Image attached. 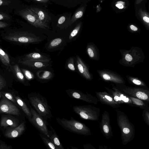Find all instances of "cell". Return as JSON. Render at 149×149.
I'll return each instance as SVG.
<instances>
[{"label":"cell","mask_w":149,"mask_h":149,"mask_svg":"<svg viewBox=\"0 0 149 149\" xmlns=\"http://www.w3.org/2000/svg\"><path fill=\"white\" fill-rule=\"evenodd\" d=\"M76 63L77 69L81 75L87 80H92L93 76L90 72L88 67L78 56H77Z\"/></svg>","instance_id":"cell-16"},{"label":"cell","mask_w":149,"mask_h":149,"mask_svg":"<svg viewBox=\"0 0 149 149\" xmlns=\"http://www.w3.org/2000/svg\"><path fill=\"white\" fill-rule=\"evenodd\" d=\"M83 14V9L80 8L77 10L72 16L71 19V23L72 24L77 19L81 17Z\"/></svg>","instance_id":"cell-31"},{"label":"cell","mask_w":149,"mask_h":149,"mask_svg":"<svg viewBox=\"0 0 149 149\" xmlns=\"http://www.w3.org/2000/svg\"><path fill=\"white\" fill-rule=\"evenodd\" d=\"M6 85V82L3 76L0 73V90L4 88Z\"/></svg>","instance_id":"cell-37"},{"label":"cell","mask_w":149,"mask_h":149,"mask_svg":"<svg viewBox=\"0 0 149 149\" xmlns=\"http://www.w3.org/2000/svg\"><path fill=\"white\" fill-rule=\"evenodd\" d=\"M10 147L3 143H2L0 146V149H9Z\"/></svg>","instance_id":"cell-46"},{"label":"cell","mask_w":149,"mask_h":149,"mask_svg":"<svg viewBox=\"0 0 149 149\" xmlns=\"http://www.w3.org/2000/svg\"><path fill=\"white\" fill-rule=\"evenodd\" d=\"M114 110L116 113L117 124L120 130L122 143L125 145L132 141L135 137L134 126L123 112L118 109Z\"/></svg>","instance_id":"cell-1"},{"label":"cell","mask_w":149,"mask_h":149,"mask_svg":"<svg viewBox=\"0 0 149 149\" xmlns=\"http://www.w3.org/2000/svg\"><path fill=\"white\" fill-rule=\"evenodd\" d=\"M2 36L5 40L16 44L35 43L40 41L39 38L34 35L25 31L9 32Z\"/></svg>","instance_id":"cell-4"},{"label":"cell","mask_w":149,"mask_h":149,"mask_svg":"<svg viewBox=\"0 0 149 149\" xmlns=\"http://www.w3.org/2000/svg\"><path fill=\"white\" fill-rule=\"evenodd\" d=\"M5 96L8 99L14 102H16V100L13 98L12 95L10 93H4Z\"/></svg>","instance_id":"cell-39"},{"label":"cell","mask_w":149,"mask_h":149,"mask_svg":"<svg viewBox=\"0 0 149 149\" xmlns=\"http://www.w3.org/2000/svg\"><path fill=\"white\" fill-rule=\"evenodd\" d=\"M21 70L24 76L27 80L31 81L33 79L34 75L31 71L24 68H22Z\"/></svg>","instance_id":"cell-33"},{"label":"cell","mask_w":149,"mask_h":149,"mask_svg":"<svg viewBox=\"0 0 149 149\" xmlns=\"http://www.w3.org/2000/svg\"><path fill=\"white\" fill-rule=\"evenodd\" d=\"M143 19L144 22L148 24L149 23V18L148 17L146 16H144L143 17Z\"/></svg>","instance_id":"cell-47"},{"label":"cell","mask_w":149,"mask_h":149,"mask_svg":"<svg viewBox=\"0 0 149 149\" xmlns=\"http://www.w3.org/2000/svg\"><path fill=\"white\" fill-rule=\"evenodd\" d=\"M2 113L17 116L20 114L18 108L11 102L4 98L0 101V113Z\"/></svg>","instance_id":"cell-15"},{"label":"cell","mask_w":149,"mask_h":149,"mask_svg":"<svg viewBox=\"0 0 149 149\" xmlns=\"http://www.w3.org/2000/svg\"><path fill=\"white\" fill-rule=\"evenodd\" d=\"M32 117L29 121L39 131L49 137V129L47 125L48 123L43 118L32 108L30 109Z\"/></svg>","instance_id":"cell-8"},{"label":"cell","mask_w":149,"mask_h":149,"mask_svg":"<svg viewBox=\"0 0 149 149\" xmlns=\"http://www.w3.org/2000/svg\"><path fill=\"white\" fill-rule=\"evenodd\" d=\"M70 97L80 100L87 103L97 104L99 102L97 98L88 93H84L80 91L69 89L65 91Z\"/></svg>","instance_id":"cell-11"},{"label":"cell","mask_w":149,"mask_h":149,"mask_svg":"<svg viewBox=\"0 0 149 149\" xmlns=\"http://www.w3.org/2000/svg\"><path fill=\"white\" fill-rule=\"evenodd\" d=\"M8 25L6 23L0 21V29L3 28L7 27Z\"/></svg>","instance_id":"cell-43"},{"label":"cell","mask_w":149,"mask_h":149,"mask_svg":"<svg viewBox=\"0 0 149 149\" xmlns=\"http://www.w3.org/2000/svg\"><path fill=\"white\" fill-rule=\"evenodd\" d=\"M10 19L9 16L7 14L0 12V20L8 19Z\"/></svg>","instance_id":"cell-38"},{"label":"cell","mask_w":149,"mask_h":149,"mask_svg":"<svg viewBox=\"0 0 149 149\" xmlns=\"http://www.w3.org/2000/svg\"><path fill=\"white\" fill-rule=\"evenodd\" d=\"M25 128V124L24 122L16 127L13 128H10L6 130L5 135L6 137L10 138L17 137L22 134Z\"/></svg>","instance_id":"cell-17"},{"label":"cell","mask_w":149,"mask_h":149,"mask_svg":"<svg viewBox=\"0 0 149 149\" xmlns=\"http://www.w3.org/2000/svg\"><path fill=\"white\" fill-rule=\"evenodd\" d=\"M40 3H45L48 2L49 1V0H34Z\"/></svg>","instance_id":"cell-48"},{"label":"cell","mask_w":149,"mask_h":149,"mask_svg":"<svg viewBox=\"0 0 149 149\" xmlns=\"http://www.w3.org/2000/svg\"><path fill=\"white\" fill-rule=\"evenodd\" d=\"M81 26V23H79L77 25L70 33L69 37V39L71 40L78 34L80 29Z\"/></svg>","instance_id":"cell-34"},{"label":"cell","mask_w":149,"mask_h":149,"mask_svg":"<svg viewBox=\"0 0 149 149\" xmlns=\"http://www.w3.org/2000/svg\"><path fill=\"white\" fill-rule=\"evenodd\" d=\"M11 2L8 0H0V6L8 5Z\"/></svg>","instance_id":"cell-41"},{"label":"cell","mask_w":149,"mask_h":149,"mask_svg":"<svg viewBox=\"0 0 149 149\" xmlns=\"http://www.w3.org/2000/svg\"><path fill=\"white\" fill-rule=\"evenodd\" d=\"M62 42V40L60 38H57L52 40L49 43L48 47L52 49L59 45Z\"/></svg>","instance_id":"cell-32"},{"label":"cell","mask_w":149,"mask_h":149,"mask_svg":"<svg viewBox=\"0 0 149 149\" xmlns=\"http://www.w3.org/2000/svg\"><path fill=\"white\" fill-rule=\"evenodd\" d=\"M128 96L132 102L136 107L143 110L149 108V102L138 98Z\"/></svg>","instance_id":"cell-27"},{"label":"cell","mask_w":149,"mask_h":149,"mask_svg":"<svg viewBox=\"0 0 149 149\" xmlns=\"http://www.w3.org/2000/svg\"><path fill=\"white\" fill-rule=\"evenodd\" d=\"M101 79L114 84H125L124 78L119 74L108 70H99L97 71Z\"/></svg>","instance_id":"cell-9"},{"label":"cell","mask_w":149,"mask_h":149,"mask_svg":"<svg viewBox=\"0 0 149 149\" xmlns=\"http://www.w3.org/2000/svg\"><path fill=\"white\" fill-rule=\"evenodd\" d=\"M15 99L17 103L20 106L23 111L27 116L29 120L32 117V114L30 110L31 108H30L19 97L16 96Z\"/></svg>","instance_id":"cell-26"},{"label":"cell","mask_w":149,"mask_h":149,"mask_svg":"<svg viewBox=\"0 0 149 149\" xmlns=\"http://www.w3.org/2000/svg\"><path fill=\"white\" fill-rule=\"evenodd\" d=\"M18 63L34 69L45 68L49 65L47 62L28 60L19 59L18 61Z\"/></svg>","instance_id":"cell-18"},{"label":"cell","mask_w":149,"mask_h":149,"mask_svg":"<svg viewBox=\"0 0 149 149\" xmlns=\"http://www.w3.org/2000/svg\"><path fill=\"white\" fill-rule=\"evenodd\" d=\"M38 78L41 80H48L51 79L52 77L51 72L49 71L40 70L36 73Z\"/></svg>","instance_id":"cell-28"},{"label":"cell","mask_w":149,"mask_h":149,"mask_svg":"<svg viewBox=\"0 0 149 149\" xmlns=\"http://www.w3.org/2000/svg\"><path fill=\"white\" fill-rule=\"evenodd\" d=\"M67 67L68 68L72 71H75V68L74 64V60L72 58H70L67 63Z\"/></svg>","instance_id":"cell-36"},{"label":"cell","mask_w":149,"mask_h":149,"mask_svg":"<svg viewBox=\"0 0 149 149\" xmlns=\"http://www.w3.org/2000/svg\"><path fill=\"white\" fill-rule=\"evenodd\" d=\"M100 127L102 134L106 139H109L113 136L109 114L106 111H104L102 114Z\"/></svg>","instance_id":"cell-13"},{"label":"cell","mask_w":149,"mask_h":149,"mask_svg":"<svg viewBox=\"0 0 149 149\" xmlns=\"http://www.w3.org/2000/svg\"><path fill=\"white\" fill-rule=\"evenodd\" d=\"M126 77L128 81L132 84L140 88H148L145 82L140 79L129 75H126Z\"/></svg>","instance_id":"cell-24"},{"label":"cell","mask_w":149,"mask_h":149,"mask_svg":"<svg viewBox=\"0 0 149 149\" xmlns=\"http://www.w3.org/2000/svg\"><path fill=\"white\" fill-rule=\"evenodd\" d=\"M124 2L122 1H118L116 5V6L118 8L120 9H122L124 7Z\"/></svg>","instance_id":"cell-40"},{"label":"cell","mask_w":149,"mask_h":149,"mask_svg":"<svg viewBox=\"0 0 149 149\" xmlns=\"http://www.w3.org/2000/svg\"><path fill=\"white\" fill-rule=\"evenodd\" d=\"M1 93L0 92V98H1Z\"/></svg>","instance_id":"cell-50"},{"label":"cell","mask_w":149,"mask_h":149,"mask_svg":"<svg viewBox=\"0 0 149 149\" xmlns=\"http://www.w3.org/2000/svg\"><path fill=\"white\" fill-rule=\"evenodd\" d=\"M29 101L35 110L46 121L53 117L50 106L46 98L38 93H32L29 95Z\"/></svg>","instance_id":"cell-3"},{"label":"cell","mask_w":149,"mask_h":149,"mask_svg":"<svg viewBox=\"0 0 149 149\" xmlns=\"http://www.w3.org/2000/svg\"><path fill=\"white\" fill-rule=\"evenodd\" d=\"M104 88L118 104H125L132 107H136L132 102L128 96L112 87V89L105 86Z\"/></svg>","instance_id":"cell-12"},{"label":"cell","mask_w":149,"mask_h":149,"mask_svg":"<svg viewBox=\"0 0 149 149\" xmlns=\"http://www.w3.org/2000/svg\"><path fill=\"white\" fill-rule=\"evenodd\" d=\"M119 51L121 58L119 63L123 66L134 67L136 64L143 62L144 60V52L139 47L133 46L129 50L121 49Z\"/></svg>","instance_id":"cell-2"},{"label":"cell","mask_w":149,"mask_h":149,"mask_svg":"<svg viewBox=\"0 0 149 149\" xmlns=\"http://www.w3.org/2000/svg\"><path fill=\"white\" fill-rule=\"evenodd\" d=\"M8 70L12 72L14 76L19 81L22 83L25 82L24 76L18 64L11 65Z\"/></svg>","instance_id":"cell-23"},{"label":"cell","mask_w":149,"mask_h":149,"mask_svg":"<svg viewBox=\"0 0 149 149\" xmlns=\"http://www.w3.org/2000/svg\"><path fill=\"white\" fill-rule=\"evenodd\" d=\"M112 87L127 95L149 102V90L142 88L132 87L125 84H112Z\"/></svg>","instance_id":"cell-6"},{"label":"cell","mask_w":149,"mask_h":149,"mask_svg":"<svg viewBox=\"0 0 149 149\" xmlns=\"http://www.w3.org/2000/svg\"><path fill=\"white\" fill-rule=\"evenodd\" d=\"M84 148L85 149H95V148L91 145L89 144H84Z\"/></svg>","instance_id":"cell-42"},{"label":"cell","mask_w":149,"mask_h":149,"mask_svg":"<svg viewBox=\"0 0 149 149\" xmlns=\"http://www.w3.org/2000/svg\"><path fill=\"white\" fill-rule=\"evenodd\" d=\"M0 124L1 126L4 127L10 126L12 127H15L17 125V124L15 121L6 117L1 118Z\"/></svg>","instance_id":"cell-29"},{"label":"cell","mask_w":149,"mask_h":149,"mask_svg":"<svg viewBox=\"0 0 149 149\" xmlns=\"http://www.w3.org/2000/svg\"><path fill=\"white\" fill-rule=\"evenodd\" d=\"M130 27L131 30L132 31L136 32L138 30V28L133 25H131L130 26Z\"/></svg>","instance_id":"cell-45"},{"label":"cell","mask_w":149,"mask_h":149,"mask_svg":"<svg viewBox=\"0 0 149 149\" xmlns=\"http://www.w3.org/2000/svg\"><path fill=\"white\" fill-rule=\"evenodd\" d=\"M57 123L65 129L73 133L85 136L92 135L90 129L84 123L74 119L56 118Z\"/></svg>","instance_id":"cell-5"},{"label":"cell","mask_w":149,"mask_h":149,"mask_svg":"<svg viewBox=\"0 0 149 149\" xmlns=\"http://www.w3.org/2000/svg\"><path fill=\"white\" fill-rule=\"evenodd\" d=\"M65 17L64 16L61 17L58 20V23L59 24H61L63 23L65 20Z\"/></svg>","instance_id":"cell-44"},{"label":"cell","mask_w":149,"mask_h":149,"mask_svg":"<svg viewBox=\"0 0 149 149\" xmlns=\"http://www.w3.org/2000/svg\"><path fill=\"white\" fill-rule=\"evenodd\" d=\"M39 135L47 148L52 149H57L56 146L52 142L49 137L41 133H39Z\"/></svg>","instance_id":"cell-30"},{"label":"cell","mask_w":149,"mask_h":149,"mask_svg":"<svg viewBox=\"0 0 149 149\" xmlns=\"http://www.w3.org/2000/svg\"><path fill=\"white\" fill-rule=\"evenodd\" d=\"M98 101L101 103L111 106L114 109H118L120 104L117 103L112 96L106 91L95 92Z\"/></svg>","instance_id":"cell-14"},{"label":"cell","mask_w":149,"mask_h":149,"mask_svg":"<svg viewBox=\"0 0 149 149\" xmlns=\"http://www.w3.org/2000/svg\"><path fill=\"white\" fill-rule=\"evenodd\" d=\"M0 61L2 64L8 70L11 65L9 56L0 46Z\"/></svg>","instance_id":"cell-25"},{"label":"cell","mask_w":149,"mask_h":149,"mask_svg":"<svg viewBox=\"0 0 149 149\" xmlns=\"http://www.w3.org/2000/svg\"><path fill=\"white\" fill-rule=\"evenodd\" d=\"M48 125L51 129L50 130H49V138L56 146L57 149H64V148L61 143L55 130L49 124H48Z\"/></svg>","instance_id":"cell-22"},{"label":"cell","mask_w":149,"mask_h":149,"mask_svg":"<svg viewBox=\"0 0 149 149\" xmlns=\"http://www.w3.org/2000/svg\"><path fill=\"white\" fill-rule=\"evenodd\" d=\"M86 51L89 57L93 60L98 61L100 58L99 49L93 43H88L86 47Z\"/></svg>","instance_id":"cell-19"},{"label":"cell","mask_w":149,"mask_h":149,"mask_svg":"<svg viewBox=\"0 0 149 149\" xmlns=\"http://www.w3.org/2000/svg\"><path fill=\"white\" fill-rule=\"evenodd\" d=\"M142 115L146 124L149 126V108L143 110Z\"/></svg>","instance_id":"cell-35"},{"label":"cell","mask_w":149,"mask_h":149,"mask_svg":"<svg viewBox=\"0 0 149 149\" xmlns=\"http://www.w3.org/2000/svg\"><path fill=\"white\" fill-rule=\"evenodd\" d=\"M72 108L81 118L86 120H98L101 112L99 108L91 105L75 106Z\"/></svg>","instance_id":"cell-7"},{"label":"cell","mask_w":149,"mask_h":149,"mask_svg":"<svg viewBox=\"0 0 149 149\" xmlns=\"http://www.w3.org/2000/svg\"><path fill=\"white\" fill-rule=\"evenodd\" d=\"M18 13L29 24L36 27L43 29L49 28L47 24L41 22L30 8H26L22 9L19 11Z\"/></svg>","instance_id":"cell-10"},{"label":"cell","mask_w":149,"mask_h":149,"mask_svg":"<svg viewBox=\"0 0 149 149\" xmlns=\"http://www.w3.org/2000/svg\"><path fill=\"white\" fill-rule=\"evenodd\" d=\"M31 10L36 15L38 19L42 22L47 24L51 20L48 14L43 10L36 7H31Z\"/></svg>","instance_id":"cell-20"},{"label":"cell","mask_w":149,"mask_h":149,"mask_svg":"<svg viewBox=\"0 0 149 149\" xmlns=\"http://www.w3.org/2000/svg\"><path fill=\"white\" fill-rule=\"evenodd\" d=\"M99 148L100 149H109V148H108L107 146H100L99 147Z\"/></svg>","instance_id":"cell-49"},{"label":"cell","mask_w":149,"mask_h":149,"mask_svg":"<svg viewBox=\"0 0 149 149\" xmlns=\"http://www.w3.org/2000/svg\"><path fill=\"white\" fill-rule=\"evenodd\" d=\"M20 59L31 60L45 62H48L50 61V59L46 56L36 52L27 54Z\"/></svg>","instance_id":"cell-21"}]
</instances>
